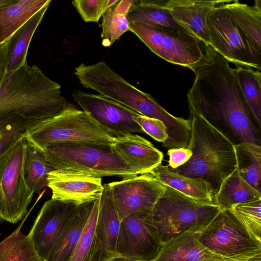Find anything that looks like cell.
Instances as JSON below:
<instances>
[{
  "label": "cell",
  "instance_id": "7402d4cb",
  "mask_svg": "<svg viewBox=\"0 0 261 261\" xmlns=\"http://www.w3.org/2000/svg\"><path fill=\"white\" fill-rule=\"evenodd\" d=\"M167 1L133 0L126 15L129 23H142L192 35L174 20L167 8Z\"/></svg>",
  "mask_w": 261,
  "mask_h": 261
},
{
  "label": "cell",
  "instance_id": "5bb4252c",
  "mask_svg": "<svg viewBox=\"0 0 261 261\" xmlns=\"http://www.w3.org/2000/svg\"><path fill=\"white\" fill-rule=\"evenodd\" d=\"M120 221L143 210H152L165 185L150 172L109 183Z\"/></svg>",
  "mask_w": 261,
  "mask_h": 261
},
{
  "label": "cell",
  "instance_id": "7c38bea8",
  "mask_svg": "<svg viewBox=\"0 0 261 261\" xmlns=\"http://www.w3.org/2000/svg\"><path fill=\"white\" fill-rule=\"evenodd\" d=\"M162 245L152 210L138 211L120 221L116 256L153 261Z\"/></svg>",
  "mask_w": 261,
  "mask_h": 261
},
{
  "label": "cell",
  "instance_id": "b9f144b4",
  "mask_svg": "<svg viewBox=\"0 0 261 261\" xmlns=\"http://www.w3.org/2000/svg\"><path fill=\"white\" fill-rule=\"evenodd\" d=\"M247 261H261V253H259L253 256V257H251Z\"/></svg>",
  "mask_w": 261,
  "mask_h": 261
},
{
  "label": "cell",
  "instance_id": "52a82bcc",
  "mask_svg": "<svg viewBox=\"0 0 261 261\" xmlns=\"http://www.w3.org/2000/svg\"><path fill=\"white\" fill-rule=\"evenodd\" d=\"M220 211L216 204L197 201L165 185L152 216L163 244L187 231L200 232Z\"/></svg>",
  "mask_w": 261,
  "mask_h": 261
},
{
  "label": "cell",
  "instance_id": "f546056e",
  "mask_svg": "<svg viewBox=\"0 0 261 261\" xmlns=\"http://www.w3.org/2000/svg\"><path fill=\"white\" fill-rule=\"evenodd\" d=\"M54 170L41 151L28 145L24 162V176L28 188L39 193L47 187L49 173Z\"/></svg>",
  "mask_w": 261,
  "mask_h": 261
},
{
  "label": "cell",
  "instance_id": "44dd1931",
  "mask_svg": "<svg viewBox=\"0 0 261 261\" xmlns=\"http://www.w3.org/2000/svg\"><path fill=\"white\" fill-rule=\"evenodd\" d=\"M96 200L79 205L44 261L69 260L81 237Z\"/></svg>",
  "mask_w": 261,
  "mask_h": 261
},
{
  "label": "cell",
  "instance_id": "ba28073f",
  "mask_svg": "<svg viewBox=\"0 0 261 261\" xmlns=\"http://www.w3.org/2000/svg\"><path fill=\"white\" fill-rule=\"evenodd\" d=\"M27 146L23 138L0 157V224L21 220L32 200L23 171Z\"/></svg>",
  "mask_w": 261,
  "mask_h": 261
},
{
  "label": "cell",
  "instance_id": "d590c367",
  "mask_svg": "<svg viewBox=\"0 0 261 261\" xmlns=\"http://www.w3.org/2000/svg\"><path fill=\"white\" fill-rule=\"evenodd\" d=\"M117 1L75 0L72 3L85 22H98L107 9Z\"/></svg>",
  "mask_w": 261,
  "mask_h": 261
},
{
  "label": "cell",
  "instance_id": "cb8c5ba5",
  "mask_svg": "<svg viewBox=\"0 0 261 261\" xmlns=\"http://www.w3.org/2000/svg\"><path fill=\"white\" fill-rule=\"evenodd\" d=\"M165 185L168 186L197 201L215 204L210 186L199 178L187 177L171 170L168 165H159L150 172Z\"/></svg>",
  "mask_w": 261,
  "mask_h": 261
},
{
  "label": "cell",
  "instance_id": "8992f818",
  "mask_svg": "<svg viewBox=\"0 0 261 261\" xmlns=\"http://www.w3.org/2000/svg\"><path fill=\"white\" fill-rule=\"evenodd\" d=\"M42 152L54 170L69 174L100 177L118 176L123 179L138 175L111 146L55 144Z\"/></svg>",
  "mask_w": 261,
  "mask_h": 261
},
{
  "label": "cell",
  "instance_id": "1f68e13d",
  "mask_svg": "<svg viewBox=\"0 0 261 261\" xmlns=\"http://www.w3.org/2000/svg\"><path fill=\"white\" fill-rule=\"evenodd\" d=\"M238 81L254 120L261 125V72L251 68H235Z\"/></svg>",
  "mask_w": 261,
  "mask_h": 261
},
{
  "label": "cell",
  "instance_id": "7a4b0ae2",
  "mask_svg": "<svg viewBox=\"0 0 261 261\" xmlns=\"http://www.w3.org/2000/svg\"><path fill=\"white\" fill-rule=\"evenodd\" d=\"M61 90L38 67L25 63L8 72L0 86V121L13 115L45 120L58 115L72 105Z\"/></svg>",
  "mask_w": 261,
  "mask_h": 261
},
{
  "label": "cell",
  "instance_id": "60d3db41",
  "mask_svg": "<svg viewBox=\"0 0 261 261\" xmlns=\"http://www.w3.org/2000/svg\"><path fill=\"white\" fill-rule=\"evenodd\" d=\"M201 261H236L233 260L228 259L227 258H223L220 256H217L215 257L207 258L203 259Z\"/></svg>",
  "mask_w": 261,
  "mask_h": 261
},
{
  "label": "cell",
  "instance_id": "5b68a950",
  "mask_svg": "<svg viewBox=\"0 0 261 261\" xmlns=\"http://www.w3.org/2000/svg\"><path fill=\"white\" fill-rule=\"evenodd\" d=\"M115 138L88 113L73 105L36 126L25 137L28 145L41 152L55 144L111 146Z\"/></svg>",
  "mask_w": 261,
  "mask_h": 261
},
{
  "label": "cell",
  "instance_id": "484cf974",
  "mask_svg": "<svg viewBox=\"0 0 261 261\" xmlns=\"http://www.w3.org/2000/svg\"><path fill=\"white\" fill-rule=\"evenodd\" d=\"M226 5L243 35L261 53V1L255 0L253 6L240 3L238 0L231 1Z\"/></svg>",
  "mask_w": 261,
  "mask_h": 261
},
{
  "label": "cell",
  "instance_id": "9c48e42d",
  "mask_svg": "<svg viewBox=\"0 0 261 261\" xmlns=\"http://www.w3.org/2000/svg\"><path fill=\"white\" fill-rule=\"evenodd\" d=\"M197 236L211 253L228 259L247 261L261 253V242L229 210L221 211Z\"/></svg>",
  "mask_w": 261,
  "mask_h": 261
},
{
  "label": "cell",
  "instance_id": "e0dca14e",
  "mask_svg": "<svg viewBox=\"0 0 261 261\" xmlns=\"http://www.w3.org/2000/svg\"><path fill=\"white\" fill-rule=\"evenodd\" d=\"M52 199L80 203L99 199L103 191L101 178L65 173L54 170L47 178Z\"/></svg>",
  "mask_w": 261,
  "mask_h": 261
},
{
  "label": "cell",
  "instance_id": "8d00e7d4",
  "mask_svg": "<svg viewBox=\"0 0 261 261\" xmlns=\"http://www.w3.org/2000/svg\"><path fill=\"white\" fill-rule=\"evenodd\" d=\"M134 120L146 134L155 140L165 143L168 139L167 127L161 120L142 115L134 117Z\"/></svg>",
  "mask_w": 261,
  "mask_h": 261
},
{
  "label": "cell",
  "instance_id": "83f0119b",
  "mask_svg": "<svg viewBox=\"0 0 261 261\" xmlns=\"http://www.w3.org/2000/svg\"><path fill=\"white\" fill-rule=\"evenodd\" d=\"M234 149L240 175L261 192V146L240 142L234 144Z\"/></svg>",
  "mask_w": 261,
  "mask_h": 261
},
{
  "label": "cell",
  "instance_id": "836d02e7",
  "mask_svg": "<svg viewBox=\"0 0 261 261\" xmlns=\"http://www.w3.org/2000/svg\"><path fill=\"white\" fill-rule=\"evenodd\" d=\"M229 210L253 237L261 242V199L238 204Z\"/></svg>",
  "mask_w": 261,
  "mask_h": 261
},
{
  "label": "cell",
  "instance_id": "6da1fadb",
  "mask_svg": "<svg viewBox=\"0 0 261 261\" xmlns=\"http://www.w3.org/2000/svg\"><path fill=\"white\" fill-rule=\"evenodd\" d=\"M203 58L190 68L195 78L187 93L189 106L211 122H222L240 142L260 146L235 68L210 45L203 43Z\"/></svg>",
  "mask_w": 261,
  "mask_h": 261
},
{
  "label": "cell",
  "instance_id": "2e32d148",
  "mask_svg": "<svg viewBox=\"0 0 261 261\" xmlns=\"http://www.w3.org/2000/svg\"><path fill=\"white\" fill-rule=\"evenodd\" d=\"M120 220L109 184L103 185L91 251V261H108L116 257Z\"/></svg>",
  "mask_w": 261,
  "mask_h": 261
},
{
  "label": "cell",
  "instance_id": "f1b7e54d",
  "mask_svg": "<svg viewBox=\"0 0 261 261\" xmlns=\"http://www.w3.org/2000/svg\"><path fill=\"white\" fill-rule=\"evenodd\" d=\"M133 2V0H118L102 16L101 37L104 46H110L123 33L129 31L126 15Z\"/></svg>",
  "mask_w": 261,
  "mask_h": 261
},
{
  "label": "cell",
  "instance_id": "d6a6232c",
  "mask_svg": "<svg viewBox=\"0 0 261 261\" xmlns=\"http://www.w3.org/2000/svg\"><path fill=\"white\" fill-rule=\"evenodd\" d=\"M46 121L19 115L10 116L1 120L0 157L18 141L25 138L34 128Z\"/></svg>",
  "mask_w": 261,
  "mask_h": 261
},
{
  "label": "cell",
  "instance_id": "f35d334b",
  "mask_svg": "<svg viewBox=\"0 0 261 261\" xmlns=\"http://www.w3.org/2000/svg\"><path fill=\"white\" fill-rule=\"evenodd\" d=\"M9 40L0 45V86L7 73Z\"/></svg>",
  "mask_w": 261,
  "mask_h": 261
},
{
  "label": "cell",
  "instance_id": "8fae6325",
  "mask_svg": "<svg viewBox=\"0 0 261 261\" xmlns=\"http://www.w3.org/2000/svg\"><path fill=\"white\" fill-rule=\"evenodd\" d=\"M134 33L153 53L171 63L189 69L203 57V43L184 32L129 23Z\"/></svg>",
  "mask_w": 261,
  "mask_h": 261
},
{
  "label": "cell",
  "instance_id": "ab89813d",
  "mask_svg": "<svg viewBox=\"0 0 261 261\" xmlns=\"http://www.w3.org/2000/svg\"><path fill=\"white\" fill-rule=\"evenodd\" d=\"M108 261H145V260H138V259H132L130 258H127L125 257H122V256H116L114 257L111 259L109 260Z\"/></svg>",
  "mask_w": 261,
  "mask_h": 261
},
{
  "label": "cell",
  "instance_id": "d6986e66",
  "mask_svg": "<svg viewBox=\"0 0 261 261\" xmlns=\"http://www.w3.org/2000/svg\"><path fill=\"white\" fill-rule=\"evenodd\" d=\"M112 147L137 175L150 172L162 164L164 158L151 142L136 134L115 138Z\"/></svg>",
  "mask_w": 261,
  "mask_h": 261
},
{
  "label": "cell",
  "instance_id": "4dcf8cb0",
  "mask_svg": "<svg viewBox=\"0 0 261 261\" xmlns=\"http://www.w3.org/2000/svg\"><path fill=\"white\" fill-rule=\"evenodd\" d=\"M19 225L0 242V261H44Z\"/></svg>",
  "mask_w": 261,
  "mask_h": 261
},
{
  "label": "cell",
  "instance_id": "4fadbf2b",
  "mask_svg": "<svg viewBox=\"0 0 261 261\" xmlns=\"http://www.w3.org/2000/svg\"><path fill=\"white\" fill-rule=\"evenodd\" d=\"M73 99L83 111L107 129L114 138L127 134H145L134 120L141 114L131 109L100 94L73 90Z\"/></svg>",
  "mask_w": 261,
  "mask_h": 261
},
{
  "label": "cell",
  "instance_id": "4316f807",
  "mask_svg": "<svg viewBox=\"0 0 261 261\" xmlns=\"http://www.w3.org/2000/svg\"><path fill=\"white\" fill-rule=\"evenodd\" d=\"M48 6L38 12L9 40L7 72L18 69L27 62L26 57L31 40Z\"/></svg>",
  "mask_w": 261,
  "mask_h": 261
},
{
  "label": "cell",
  "instance_id": "74e56055",
  "mask_svg": "<svg viewBox=\"0 0 261 261\" xmlns=\"http://www.w3.org/2000/svg\"><path fill=\"white\" fill-rule=\"evenodd\" d=\"M169 167L171 169H176L185 164L192 155V151L189 148L184 147L168 149Z\"/></svg>",
  "mask_w": 261,
  "mask_h": 261
},
{
  "label": "cell",
  "instance_id": "3957f363",
  "mask_svg": "<svg viewBox=\"0 0 261 261\" xmlns=\"http://www.w3.org/2000/svg\"><path fill=\"white\" fill-rule=\"evenodd\" d=\"M191 137L190 159L171 170L187 177L199 178L210 186L214 198L224 179L237 168L234 144L201 113L189 106Z\"/></svg>",
  "mask_w": 261,
  "mask_h": 261
},
{
  "label": "cell",
  "instance_id": "277c9868",
  "mask_svg": "<svg viewBox=\"0 0 261 261\" xmlns=\"http://www.w3.org/2000/svg\"><path fill=\"white\" fill-rule=\"evenodd\" d=\"M74 74L84 87L94 90L142 115L163 122L167 127L169 142L180 140L189 129L188 119L169 113L150 95L130 84L103 61L88 65L81 63L75 68Z\"/></svg>",
  "mask_w": 261,
  "mask_h": 261
},
{
  "label": "cell",
  "instance_id": "30bf717a",
  "mask_svg": "<svg viewBox=\"0 0 261 261\" xmlns=\"http://www.w3.org/2000/svg\"><path fill=\"white\" fill-rule=\"evenodd\" d=\"M226 3L216 6L209 15V45L229 63L260 71L261 53L237 27Z\"/></svg>",
  "mask_w": 261,
  "mask_h": 261
},
{
  "label": "cell",
  "instance_id": "9a60e30c",
  "mask_svg": "<svg viewBox=\"0 0 261 261\" xmlns=\"http://www.w3.org/2000/svg\"><path fill=\"white\" fill-rule=\"evenodd\" d=\"M80 204L50 199L42 206L27 236L44 260Z\"/></svg>",
  "mask_w": 261,
  "mask_h": 261
},
{
  "label": "cell",
  "instance_id": "d4e9b609",
  "mask_svg": "<svg viewBox=\"0 0 261 261\" xmlns=\"http://www.w3.org/2000/svg\"><path fill=\"white\" fill-rule=\"evenodd\" d=\"M261 199V192L248 184L240 174L237 167L222 182L215 197L221 211L232 206Z\"/></svg>",
  "mask_w": 261,
  "mask_h": 261
},
{
  "label": "cell",
  "instance_id": "603a6c76",
  "mask_svg": "<svg viewBox=\"0 0 261 261\" xmlns=\"http://www.w3.org/2000/svg\"><path fill=\"white\" fill-rule=\"evenodd\" d=\"M217 256L202 245L197 233L187 231L163 243L153 261H201Z\"/></svg>",
  "mask_w": 261,
  "mask_h": 261
},
{
  "label": "cell",
  "instance_id": "ffe728a7",
  "mask_svg": "<svg viewBox=\"0 0 261 261\" xmlns=\"http://www.w3.org/2000/svg\"><path fill=\"white\" fill-rule=\"evenodd\" d=\"M51 0H0V45L7 42Z\"/></svg>",
  "mask_w": 261,
  "mask_h": 261
},
{
  "label": "cell",
  "instance_id": "ac0fdd59",
  "mask_svg": "<svg viewBox=\"0 0 261 261\" xmlns=\"http://www.w3.org/2000/svg\"><path fill=\"white\" fill-rule=\"evenodd\" d=\"M230 1L168 0L167 6L176 22L209 45V15L216 6Z\"/></svg>",
  "mask_w": 261,
  "mask_h": 261
},
{
  "label": "cell",
  "instance_id": "e575fe53",
  "mask_svg": "<svg viewBox=\"0 0 261 261\" xmlns=\"http://www.w3.org/2000/svg\"><path fill=\"white\" fill-rule=\"evenodd\" d=\"M99 199H96L81 237L68 261H91V251L97 222Z\"/></svg>",
  "mask_w": 261,
  "mask_h": 261
}]
</instances>
